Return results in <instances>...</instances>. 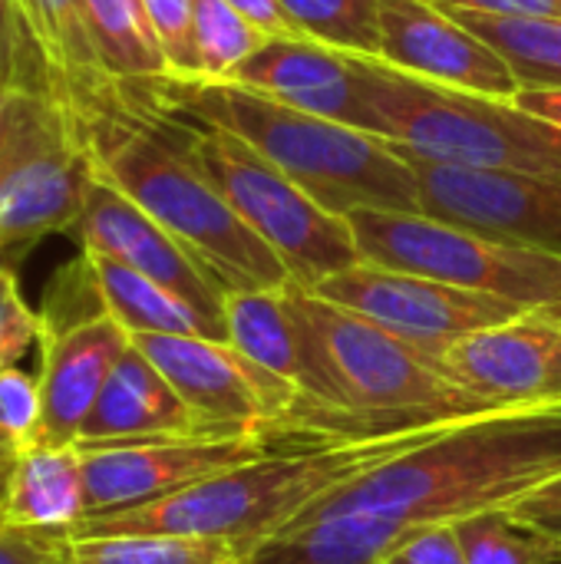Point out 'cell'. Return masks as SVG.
<instances>
[{"mask_svg":"<svg viewBox=\"0 0 561 564\" xmlns=\"http://www.w3.org/2000/svg\"><path fill=\"white\" fill-rule=\"evenodd\" d=\"M301 340V397L288 433L321 440H384L427 433L493 413L460 390L436 360L370 324L367 317L317 297L294 281L284 288Z\"/></svg>","mask_w":561,"mask_h":564,"instance_id":"1","label":"cell"},{"mask_svg":"<svg viewBox=\"0 0 561 564\" xmlns=\"http://www.w3.org/2000/svg\"><path fill=\"white\" fill-rule=\"evenodd\" d=\"M561 476V403L493 410L436 430L427 443L331 489L298 522L384 512L417 525L513 509ZM288 525V529H291Z\"/></svg>","mask_w":561,"mask_h":564,"instance_id":"2","label":"cell"},{"mask_svg":"<svg viewBox=\"0 0 561 564\" xmlns=\"http://www.w3.org/2000/svg\"><path fill=\"white\" fill-rule=\"evenodd\" d=\"M60 102L69 109L76 139L86 149L96 178L132 198L182 241L225 294L291 284L274 248L231 212L215 185L116 83H106L96 93H69Z\"/></svg>","mask_w":561,"mask_h":564,"instance_id":"3","label":"cell"},{"mask_svg":"<svg viewBox=\"0 0 561 564\" xmlns=\"http://www.w3.org/2000/svg\"><path fill=\"white\" fill-rule=\"evenodd\" d=\"M433 433L436 430L384 440H301L261 459L215 473L165 499L109 516H86L69 539L172 535L225 542L238 555H248L271 535L284 532L331 489L427 443Z\"/></svg>","mask_w":561,"mask_h":564,"instance_id":"4","label":"cell"},{"mask_svg":"<svg viewBox=\"0 0 561 564\" xmlns=\"http://www.w3.org/2000/svg\"><path fill=\"white\" fill-rule=\"evenodd\" d=\"M145 89L159 102L195 112L245 139L334 215L357 208L420 212L413 165L384 135L284 106L238 83L169 76L145 83Z\"/></svg>","mask_w":561,"mask_h":564,"instance_id":"5","label":"cell"},{"mask_svg":"<svg viewBox=\"0 0 561 564\" xmlns=\"http://www.w3.org/2000/svg\"><path fill=\"white\" fill-rule=\"evenodd\" d=\"M139 112L215 185L231 212L274 248L298 288L314 291L360 261L350 221L317 205L298 182L235 132L159 102L145 86H119Z\"/></svg>","mask_w":561,"mask_h":564,"instance_id":"6","label":"cell"},{"mask_svg":"<svg viewBox=\"0 0 561 564\" xmlns=\"http://www.w3.org/2000/svg\"><path fill=\"white\" fill-rule=\"evenodd\" d=\"M354 69L364 99L384 122V135L410 155L470 169L561 175V126L532 116L516 99L430 83L377 56H354Z\"/></svg>","mask_w":561,"mask_h":564,"instance_id":"7","label":"cell"},{"mask_svg":"<svg viewBox=\"0 0 561 564\" xmlns=\"http://www.w3.org/2000/svg\"><path fill=\"white\" fill-rule=\"evenodd\" d=\"M344 218L367 264L493 294L526 311L561 304V254L509 245L423 212L357 208Z\"/></svg>","mask_w":561,"mask_h":564,"instance_id":"8","label":"cell"},{"mask_svg":"<svg viewBox=\"0 0 561 564\" xmlns=\"http://www.w3.org/2000/svg\"><path fill=\"white\" fill-rule=\"evenodd\" d=\"M93 185L69 109L43 86H17L0 112V261L73 231Z\"/></svg>","mask_w":561,"mask_h":564,"instance_id":"9","label":"cell"},{"mask_svg":"<svg viewBox=\"0 0 561 564\" xmlns=\"http://www.w3.org/2000/svg\"><path fill=\"white\" fill-rule=\"evenodd\" d=\"M132 344L172 383L202 436L288 433L284 423L301 397L298 387L258 367L231 344L195 334H136Z\"/></svg>","mask_w":561,"mask_h":564,"instance_id":"10","label":"cell"},{"mask_svg":"<svg viewBox=\"0 0 561 564\" xmlns=\"http://www.w3.org/2000/svg\"><path fill=\"white\" fill-rule=\"evenodd\" d=\"M314 294L367 317L370 324L384 327L436 364L466 334L503 324L526 311L493 294L463 291L443 281L377 268L367 261L331 274L314 288Z\"/></svg>","mask_w":561,"mask_h":564,"instance_id":"11","label":"cell"},{"mask_svg":"<svg viewBox=\"0 0 561 564\" xmlns=\"http://www.w3.org/2000/svg\"><path fill=\"white\" fill-rule=\"evenodd\" d=\"M301 440H321L308 433H251V436H175L142 443L79 446L86 479V516H109L136 509L172 492H182L215 473L261 459ZM83 516V519H86Z\"/></svg>","mask_w":561,"mask_h":564,"instance_id":"12","label":"cell"},{"mask_svg":"<svg viewBox=\"0 0 561 564\" xmlns=\"http://www.w3.org/2000/svg\"><path fill=\"white\" fill-rule=\"evenodd\" d=\"M403 149V145H400ZM420 212L509 245L561 254V175L446 165L410 155Z\"/></svg>","mask_w":561,"mask_h":564,"instance_id":"13","label":"cell"},{"mask_svg":"<svg viewBox=\"0 0 561 564\" xmlns=\"http://www.w3.org/2000/svg\"><path fill=\"white\" fill-rule=\"evenodd\" d=\"M440 370L493 410L561 403V317L536 307L473 330L440 357Z\"/></svg>","mask_w":561,"mask_h":564,"instance_id":"14","label":"cell"},{"mask_svg":"<svg viewBox=\"0 0 561 564\" xmlns=\"http://www.w3.org/2000/svg\"><path fill=\"white\" fill-rule=\"evenodd\" d=\"M73 231L86 254L112 258L169 288L185 304H192L205 321H212L228 340L225 291L208 278L195 254L182 241H175L152 215H145L132 198L96 178L83 218Z\"/></svg>","mask_w":561,"mask_h":564,"instance_id":"15","label":"cell"},{"mask_svg":"<svg viewBox=\"0 0 561 564\" xmlns=\"http://www.w3.org/2000/svg\"><path fill=\"white\" fill-rule=\"evenodd\" d=\"M377 59L410 76L496 99H516L522 89L486 40L430 0H380Z\"/></svg>","mask_w":561,"mask_h":564,"instance_id":"16","label":"cell"},{"mask_svg":"<svg viewBox=\"0 0 561 564\" xmlns=\"http://www.w3.org/2000/svg\"><path fill=\"white\" fill-rule=\"evenodd\" d=\"M218 83H238L284 106L384 135L380 116L364 99L354 56L311 36H268Z\"/></svg>","mask_w":561,"mask_h":564,"instance_id":"17","label":"cell"},{"mask_svg":"<svg viewBox=\"0 0 561 564\" xmlns=\"http://www.w3.org/2000/svg\"><path fill=\"white\" fill-rule=\"evenodd\" d=\"M132 347L109 314L89 317L40 340V443L76 446L89 410L96 406L109 373Z\"/></svg>","mask_w":561,"mask_h":564,"instance_id":"18","label":"cell"},{"mask_svg":"<svg viewBox=\"0 0 561 564\" xmlns=\"http://www.w3.org/2000/svg\"><path fill=\"white\" fill-rule=\"evenodd\" d=\"M175 436H202V430L159 367L132 344L89 410L79 443L106 446Z\"/></svg>","mask_w":561,"mask_h":564,"instance_id":"19","label":"cell"},{"mask_svg":"<svg viewBox=\"0 0 561 564\" xmlns=\"http://www.w3.org/2000/svg\"><path fill=\"white\" fill-rule=\"evenodd\" d=\"M83 516L86 479L79 446H30L0 496V522L46 539H69Z\"/></svg>","mask_w":561,"mask_h":564,"instance_id":"20","label":"cell"},{"mask_svg":"<svg viewBox=\"0 0 561 564\" xmlns=\"http://www.w3.org/2000/svg\"><path fill=\"white\" fill-rule=\"evenodd\" d=\"M420 525L384 512H341L298 522L245 555L248 564H380Z\"/></svg>","mask_w":561,"mask_h":564,"instance_id":"21","label":"cell"},{"mask_svg":"<svg viewBox=\"0 0 561 564\" xmlns=\"http://www.w3.org/2000/svg\"><path fill=\"white\" fill-rule=\"evenodd\" d=\"M13 3L30 56L43 69V86L56 99L69 93H96L109 83L89 43L83 0H13Z\"/></svg>","mask_w":561,"mask_h":564,"instance_id":"22","label":"cell"},{"mask_svg":"<svg viewBox=\"0 0 561 564\" xmlns=\"http://www.w3.org/2000/svg\"><path fill=\"white\" fill-rule=\"evenodd\" d=\"M86 258H89V268L96 278L103 311L122 330H129V337H136V334H195V337L225 340V334L212 321H205L192 304H185L179 294L155 284L152 278L139 274L112 258H103V254H86Z\"/></svg>","mask_w":561,"mask_h":564,"instance_id":"23","label":"cell"},{"mask_svg":"<svg viewBox=\"0 0 561 564\" xmlns=\"http://www.w3.org/2000/svg\"><path fill=\"white\" fill-rule=\"evenodd\" d=\"M99 69L116 86L169 79V63L152 30L145 0H83Z\"/></svg>","mask_w":561,"mask_h":564,"instance_id":"24","label":"cell"},{"mask_svg":"<svg viewBox=\"0 0 561 564\" xmlns=\"http://www.w3.org/2000/svg\"><path fill=\"white\" fill-rule=\"evenodd\" d=\"M284 288L225 294V324H228V344L235 350H241L248 360L271 370L274 377L288 380L301 393V377H304L301 340Z\"/></svg>","mask_w":561,"mask_h":564,"instance_id":"25","label":"cell"},{"mask_svg":"<svg viewBox=\"0 0 561 564\" xmlns=\"http://www.w3.org/2000/svg\"><path fill=\"white\" fill-rule=\"evenodd\" d=\"M466 30L486 40L516 73L522 89H561V17H496L453 10Z\"/></svg>","mask_w":561,"mask_h":564,"instance_id":"26","label":"cell"},{"mask_svg":"<svg viewBox=\"0 0 561 564\" xmlns=\"http://www.w3.org/2000/svg\"><path fill=\"white\" fill-rule=\"evenodd\" d=\"M466 564H559L561 542L513 509H483L453 522Z\"/></svg>","mask_w":561,"mask_h":564,"instance_id":"27","label":"cell"},{"mask_svg":"<svg viewBox=\"0 0 561 564\" xmlns=\"http://www.w3.org/2000/svg\"><path fill=\"white\" fill-rule=\"evenodd\" d=\"M301 36L354 56L380 53V0H281Z\"/></svg>","mask_w":561,"mask_h":564,"instance_id":"28","label":"cell"},{"mask_svg":"<svg viewBox=\"0 0 561 564\" xmlns=\"http://www.w3.org/2000/svg\"><path fill=\"white\" fill-rule=\"evenodd\" d=\"M238 552L225 542L172 535L69 539V564H228Z\"/></svg>","mask_w":561,"mask_h":564,"instance_id":"29","label":"cell"},{"mask_svg":"<svg viewBox=\"0 0 561 564\" xmlns=\"http://www.w3.org/2000/svg\"><path fill=\"white\" fill-rule=\"evenodd\" d=\"M268 33H261L251 20H245L228 0H195V53H198V79L218 83L245 63Z\"/></svg>","mask_w":561,"mask_h":564,"instance_id":"30","label":"cell"},{"mask_svg":"<svg viewBox=\"0 0 561 564\" xmlns=\"http://www.w3.org/2000/svg\"><path fill=\"white\" fill-rule=\"evenodd\" d=\"M40 423H43L40 377L26 373L23 367H3L0 370V496L20 456L40 443Z\"/></svg>","mask_w":561,"mask_h":564,"instance_id":"31","label":"cell"},{"mask_svg":"<svg viewBox=\"0 0 561 564\" xmlns=\"http://www.w3.org/2000/svg\"><path fill=\"white\" fill-rule=\"evenodd\" d=\"M152 30L175 79H198L195 53V0H145Z\"/></svg>","mask_w":561,"mask_h":564,"instance_id":"32","label":"cell"},{"mask_svg":"<svg viewBox=\"0 0 561 564\" xmlns=\"http://www.w3.org/2000/svg\"><path fill=\"white\" fill-rule=\"evenodd\" d=\"M40 340H43L40 314H33L30 304L23 301L13 271L0 264V370L20 367V360L33 347H40Z\"/></svg>","mask_w":561,"mask_h":564,"instance_id":"33","label":"cell"},{"mask_svg":"<svg viewBox=\"0 0 561 564\" xmlns=\"http://www.w3.org/2000/svg\"><path fill=\"white\" fill-rule=\"evenodd\" d=\"M380 564H466V558L453 532V522H436V525H420Z\"/></svg>","mask_w":561,"mask_h":564,"instance_id":"34","label":"cell"},{"mask_svg":"<svg viewBox=\"0 0 561 564\" xmlns=\"http://www.w3.org/2000/svg\"><path fill=\"white\" fill-rule=\"evenodd\" d=\"M0 564H69V539H46L0 522Z\"/></svg>","mask_w":561,"mask_h":564,"instance_id":"35","label":"cell"},{"mask_svg":"<svg viewBox=\"0 0 561 564\" xmlns=\"http://www.w3.org/2000/svg\"><path fill=\"white\" fill-rule=\"evenodd\" d=\"M26 36L17 17V3L13 0H0V86H36L33 79H26L23 59H26Z\"/></svg>","mask_w":561,"mask_h":564,"instance_id":"36","label":"cell"},{"mask_svg":"<svg viewBox=\"0 0 561 564\" xmlns=\"http://www.w3.org/2000/svg\"><path fill=\"white\" fill-rule=\"evenodd\" d=\"M433 7L453 10H476L496 17H561V0H430Z\"/></svg>","mask_w":561,"mask_h":564,"instance_id":"37","label":"cell"},{"mask_svg":"<svg viewBox=\"0 0 561 564\" xmlns=\"http://www.w3.org/2000/svg\"><path fill=\"white\" fill-rule=\"evenodd\" d=\"M228 3H231L245 20H251L261 33H268V36H301V33L291 26V20H288L281 0H228Z\"/></svg>","mask_w":561,"mask_h":564,"instance_id":"38","label":"cell"},{"mask_svg":"<svg viewBox=\"0 0 561 564\" xmlns=\"http://www.w3.org/2000/svg\"><path fill=\"white\" fill-rule=\"evenodd\" d=\"M513 512L522 516V519H549V516H561V476L559 479H552L549 486L536 489L532 496L519 499V502L513 506Z\"/></svg>","mask_w":561,"mask_h":564,"instance_id":"39","label":"cell"},{"mask_svg":"<svg viewBox=\"0 0 561 564\" xmlns=\"http://www.w3.org/2000/svg\"><path fill=\"white\" fill-rule=\"evenodd\" d=\"M516 102L529 109L532 116L561 126V89H519Z\"/></svg>","mask_w":561,"mask_h":564,"instance_id":"40","label":"cell"},{"mask_svg":"<svg viewBox=\"0 0 561 564\" xmlns=\"http://www.w3.org/2000/svg\"><path fill=\"white\" fill-rule=\"evenodd\" d=\"M529 522H536L542 532H549L555 542H561V516H549V519H529Z\"/></svg>","mask_w":561,"mask_h":564,"instance_id":"41","label":"cell"},{"mask_svg":"<svg viewBox=\"0 0 561 564\" xmlns=\"http://www.w3.org/2000/svg\"><path fill=\"white\" fill-rule=\"evenodd\" d=\"M13 89H17V86H0V112H3V106H7V99H10Z\"/></svg>","mask_w":561,"mask_h":564,"instance_id":"42","label":"cell"},{"mask_svg":"<svg viewBox=\"0 0 561 564\" xmlns=\"http://www.w3.org/2000/svg\"><path fill=\"white\" fill-rule=\"evenodd\" d=\"M228 564H248V562H245V555H238V558H231Z\"/></svg>","mask_w":561,"mask_h":564,"instance_id":"43","label":"cell"},{"mask_svg":"<svg viewBox=\"0 0 561 564\" xmlns=\"http://www.w3.org/2000/svg\"><path fill=\"white\" fill-rule=\"evenodd\" d=\"M552 311H555V314H559V317H561V304H559V307H552Z\"/></svg>","mask_w":561,"mask_h":564,"instance_id":"44","label":"cell"}]
</instances>
